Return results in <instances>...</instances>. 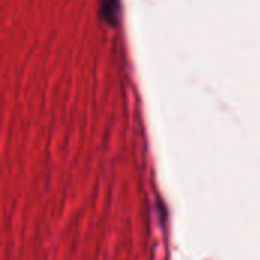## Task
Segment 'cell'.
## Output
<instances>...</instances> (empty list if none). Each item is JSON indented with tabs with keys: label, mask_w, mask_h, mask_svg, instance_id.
<instances>
[{
	"label": "cell",
	"mask_w": 260,
	"mask_h": 260,
	"mask_svg": "<svg viewBox=\"0 0 260 260\" xmlns=\"http://www.w3.org/2000/svg\"><path fill=\"white\" fill-rule=\"evenodd\" d=\"M119 6H120V5H119L117 2H114V0L102 2V3H101V6H99V12H101V14H104V15H107V17L110 18L111 15H114V14L117 12Z\"/></svg>",
	"instance_id": "obj_1"
}]
</instances>
